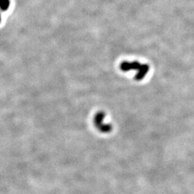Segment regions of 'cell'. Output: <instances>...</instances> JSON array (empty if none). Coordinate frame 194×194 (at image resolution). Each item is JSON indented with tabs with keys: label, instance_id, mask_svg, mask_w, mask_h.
Masks as SVG:
<instances>
[{
	"label": "cell",
	"instance_id": "cell-1",
	"mask_svg": "<svg viewBox=\"0 0 194 194\" xmlns=\"http://www.w3.org/2000/svg\"><path fill=\"white\" fill-rule=\"evenodd\" d=\"M120 69L123 72L135 70L136 71L135 79L136 80H142L147 75L150 70V66L147 64H140L139 61H123L120 64Z\"/></svg>",
	"mask_w": 194,
	"mask_h": 194
},
{
	"label": "cell",
	"instance_id": "cell-2",
	"mask_svg": "<svg viewBox=\"0 0 194 194\" xmlns=\"http://www.w3.org/2000/svg\"><path fill=\"white\" fill-rule=\"evenodd\" d=\"M105 114L103 112H98L94 117V125L98 129L102 132H109L112 130V126L110 125L104 124Z\"/></svg>",
	"mask_w": 194,
	"mask_h": 194
}]
</instances>
